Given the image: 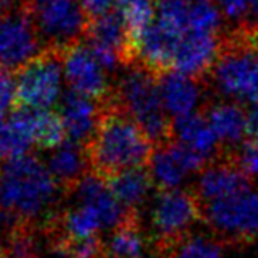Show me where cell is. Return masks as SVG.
<instances>
[{"label":"cell","mask_w":258,"mask_h":258,"mask_svg":"<svg viewBox=\"0 0 258 258\" xmlns=\"http://www.w3.org/2000/svg\"><path fill=\"white\" fill-rule=\"evenodd\" d=\"M66 193L36 155L0 164V209L20 222L41 224L60 211Z\"/></svg>","instance_id":"6da1fadb"},{"label":"cell","mask_w":258,"mask_h":258,"mask_svg":"<svg viewBox=\"0 0 258 258\" xmlns=\"http://www.w3.org/2000/svg\"><path fill=\"white\" fill-rule=\"evenodd\" d=\"M5 121H7V111H5V110H2V108H0V129L4 127Z\"/></svg>","instance_id":"e575fe53"},{"label":"cell","mask_w":258,"mask_h":258,"mask_svg":"<svg viewBox=\"0 0 258 258\" xmlns=\"http://www.w3.org/2000/svg\"><path fill=\"white\" fill-rule=\"evenodd\" d=\"M154 243L141 227L139 213H129L105 242L106 258H151Z\"/></svg>","instance_id":"44dd1931"},{"label":"cell","mask_w":258,"mask_h":258,"mask_svg":"<svg viewBox=\"0 0 258 258\" xmlns=\"http://www.w3.org/2000/svg\"><path fill=\"white\" fill-rule=\"evenodd\" d=\"M221 35L186 31L176 46L172 71L205 80L219 54Z\"/></svg>","instance_id":"5bb4252c"},{"label":"cell","mask_w":258,"mask_h":258,"mask_svg":"<svg viewBox=\"0 0 258 258\" xmlns=\"http://www.w3.org/2000/svg\"><path fill=\"white\" fill-rule=\"evenodd\" d=\"M36 129V147L43 151H52L67 139L66 127L59 113L51 110H31Z\"/></svg>","instance_id":"d4e9b609"},{"label":"cell","mask_w":258,"mask_h":258,"mask_svg":"<svg viewBox=\"0 0 258 258\" xmlns=\"http://www.w3.org/2000/svg\"><path fill=\"white\" fill-rule=\"evenodd\" d=\"M172 138L180 144L193 149L209 162L219 159L226 152L217 141L213 127L203 111H196L172 119Z\"/></svg>","instance_id":"d6986e66"},{"label":"cell","mask_w":258,"mask_h":258,"mask_svg":"<svg viewBox=\"0 0 258 258\" xmlns=\"http://www.w3.org/2000/svg\"><path fill=\"white\" fill-rule=\"evenodd\" d=\"M196 219H201L200 201L186 189L159 191L151 211L155 256H162L188 237Z\"/></svg>","instance_id":"8992f818"},{"label":"cell","mask_w":258,"mask_h":258,"mask_svg":"<svg viewBox=\"0 0 258 258\" xmlns=\"http://www.w3.org/2000/svg\"><path fill=\"white\" fill-rule=\"evenodd\" d=\"M71 195L76 196L77 205L92 208L98 214L103 229H116L129 216V213H134V211H127L114 198L110 186H108V181L93 172H88L80 180L79 185L74 188V191Z\"/></svg>","instance_id":"9a60e30c"},{"label":"cell","mask_w":258,"mask_h":258,"mask_svg":"<svg viewBox=\"0 0 258 258\" xmlns=\"http://www.w3.org/2000/svg\"><path fill=\"white\" fill-rule=\"evenodd\" d=\"M160 95L168 116L180 118L196 111H205L213 100L206 97L211 90L206 80L188 77L176 71H168L159 77Z\"/></svg>","instance_id":"7c38bea8"},{"label":"cell","mask_w":258,"mask_h":258,"mask_svg":"<svg viewBox=\"0 0 258 258\" xmlns=\"http://www.w3.org/2000/svg\"><path fill=\"white\" fill-rule=\"evenodd\" d=\"M46 167L66 196L74 191L88 172H92L87 147L69 139L49 151Z\"/></svg>","instance_id":"2e32d148"},{"label":"cell","mask_w":258,"mask_h":258,"mask_svg":"<svg viewBox=\"0 0 258 258\" xmlns=\"http://www.w3.org/2000/svg\"><path fill=\"white\" fill-rule=\"evenodd\" d=\"M235 28H242L250 33H258V0H252L250 2L245 17L242 18V22Z\"/></svg>","instance_id":"836d02e7"},{"label":"cell","mask_w":258,"mask_h":258,"mask_svg":"<svg viewBox=\"0 0 258 258\" xmlns=\"http://www.w3.org/2000/svg\"><path fill=\"white\" fill-rule=\"evenodd\" d=\"M0 258H4V256H2V253H0Z\"/></svg>","instance_id":"8d00e7d4"},{"label":"cell","mask_w":258,"mask_h":258,"mask_svg":"<svg viewBox=\"0 0 258 258\" xmlns=\"http://www.w3.org/2000/svg\"><path fill=\"white\" fill-rule=\"evenodd\" d=\"M159 77L141 62L121 71L113 84L110 100L146 133L154 149L173 141L172 118L164 108Z\"/></svg>","instance_id":"277c9868"},{"label":"cell","mask_w":258,"mask_h":258,"mask_svg":"<svg viewBox=\"0 0 258 258\" xmlns=\"http://www.w3.org/2000/svg\"><path fill=\"white\" fill-rule=\"evenodd\" d=\"M157 2H159V4H160V2H164V0H157Z\"/></svg>","instance_id":"d590c367"},{"label":"cell","mask_w":258,"mask_h":258,"mask_svg":"<svg viewBox=\"0 0 258 258\" xmlns=\"http://www.w3.org/2000/svg\"><path fill=\"white\" fill-rule=\"evenodd\" d=\"M101 114L103 101L88 98L74 90L64 92L59 101V116L64 123L67 139L84 147H88L92 142Z\"/></svg>","instance_id":"4fadbf2b"},{"label":"cell","mask_w":258,"mask_h":258,"mask_svg":"<svg viewBox=\"0 0 258 258\" xmlns=\"http://www.w3.org/2000/svg\"><path fill=\"white\" fill-rule=\"evenodd\" d=\"M44 51L28 9L0 13V69L17 74Z\"/></svg>","instance_id":"9c48e42d"},{"label":"cell","mask_w":258,"mask_h":258,"mask_svg":"<svg viewBox=\"0 0 258 258\" xmlns=\"http://www.w3.org/2000/svg\"><path fill=\"white\" fill-rule=\"evenodd\" d=\"M189 0H164L157 5L155 22L175 35L183 36L189 28Z\"/></svg>","instance_id":"4316f807"},{"label":"cell","mask_w":258,"mask_h":258,"mask_svg":"<svg viewBox=\"0 0 258 258\" xmlns=\"http://www.w3.org/2000/svg\"><path fill=\"white\" fill-rule=\"evenodd\" d=\"M232 155L250 178H258V144L245 141Z\"/></svg>","instance_id":"f1b7e54d"},{"label":"cell","mask_w":258,"mask_h":258,"mask_svg":"<svg viewBox=\"0 0 258 258\" xmlns=\"http://www.w3.org/2000/svg\"><path fill=\"white\" fill-rule=\"evenodd\" d=\"M17 106L15 101V77L10 72L0 69V108L10 111V108Z\"/></svg>","instance_id":"4dcf8cb0"},{"label":"cell","mask_w":258,"mask_h":258,"mask_svg":"<svg viewBox=\"0 0 258 258\" xmlns=\"http://www.w3.org/2000/svg\"><path fill=\"white\" fill-rule=\"evenodd\" d=\"M250 188H252V178L239 167L232 154H224L200 173L193 193L200 205H205Z\"/></svg>","instance_id":"8fae6325"},{"label":"cell","mask_w":258,"mask_h":258,"mask_svg":"<svg viewBox=\"0 0 258 258\" xmlns=\"http://www.w3.org/2000/svg\"><path fill=\"white\" fill-rule=\"evenodd\" d=\"M245 139L258 144V100L245 108Z\"/></svg>","instance_id":"d6a6232c"},{"label":"cell","mask_w":258,"mask_h":258,"mask_svg":"<svg viewBox=\"0 0 258 258\" xmlns=\"http://www.w3.org/2000/svg\"><path fill=\"white\" fill-rule=\"evenodd\" d=\"M224 101L250 105L258 100V33L232 28L221 35L219 54L205 79Z\"/></svg>","instance_id":"3957f363"},{"label":"cell","mask_w":258,"mask_h":258,"mask_svg":"<svg viewBox=\"0 0 258 258\" xmlns=\"http://www.w3.org/2000/svg\"><path fill=\"white\" fill-rule=\"evenodd\" d=\"M80 5L88 20H93L116 10L114 7L118 5V0H80Z\"/></svg>","instance_id":"1f68e13d"},{"label":"cell","mask_w":258,"mask_h":258,"mask_svg":"<svg viewBox=\"0 0 258 258\" xmlns=\"http://www.w3.org/2000/svg\"><path fill=\"white\" fill-rule=\"evenodd\" d=\"M62 52L44 51L15 77V108L51 110L62 98L64 85Z\"/></svg>","instance_id":"ba28073f"},{"label":"cell","mask_w":258,"mask_h":258,"mask_svg":"<svg viewBox=\"0 0 258 258\" xmlns=\"http://www.w3.org/2000/svg\"><path fill=\"white\" fill-rule=\"evenodd\" d=\"M250 2H252V0H216L222 17L226 18L229 23H234V28L242 22V18L245 17Z\"/></svg>","instance_id":"f546056e"},{"label":"cell","mask_w":258,"mask_h":258,"mask_svg":"<svg viewBox=\"0 0 258 258\" xmlns=\"http://www.w3.org/2000/svg\"><path fill=\"white\" fill-rule=\"evenodd\" d=\"M62 64L64 79L69 90L97 101H105L111 97L113 82L110 74L98 62L85 41L66 49L62 52Z\"/></svg>","instance_id":"30bf717a"},{"label":"cell","mask_w":258,"mask_h":258,"mask_svg":"<svg viewBox=\"0 0 258 258\" xmlns=\"http://www.w3.org/2000/svg\"><path fill=\"white\" fill-rule=\"evenodd\" d=\"M180 39V35H175L154 22L136 43V62L146 66L157 76L172 71L173 56Z\"/></svg>","instance_id":"e0dca14e"},{"label":"cell","mask_w":258,"mask_h":258,"mask_svg":"<svg viewBox=\"0 0 258 258\" xmlns=\"http://www.w3.org/2000/svg\"><path fill=\"white\" fill-rule=\"evenodd\" d=\"M226 154H234L245 138V108L232 101L213 100L203 111Z\"/></svg>","instance_id":"ac0fdd59"},{"label":"cell","mask_w":258,"mask_h":258,"mask_svg":"<svg viewBox=\"0 0 258 258\" xmlns=\"http://www.w3.org/2000/svg\"><path fill=\"white\" fill-rule=\"evenodd\" d=\"M222 18L216 0H189L188 31L221 35Z\"/></svg>","instance_id":"484cf974"},{"label":"cell","mask_w":258,"mask_h":258,"mask_svg":"<svg viewBox=\"0 0 258 258\" xmlns=\"http://www.w3.org/2000/svg\"><path fill=\"white\" fill-rule=\"evenodd\" d=\"M87 152L92 172L110 180L129 168L146 167L154 144L138 123L108 98L103 101V114Z\"/></svg>","instance_id":"7a4b0ae2"},{"label":"cell","mask_w":258,"mask_h":258,"mask_svg":"<svg viewBox=\"0 0 258 258\" xmlns=\"http://www.w3.org/2000/svg\"><path fill=\"white\" fill-rule=\"evenodd\" d=\"M222 258L221 243L206 237H185L170 252L159 258Z\"/></svg>","instance_id":"83f0119b"},{"label":"cell","mask_w":258,"mask_h":258,"mask_svg":"<svg viewBox=\"0 0 258 258\" xmlns=\"http://www.w3.org/2000/svg\"><path fill=\"white\" fill-rule=\"evenodd\" d=\"M155 0H118L116 12L127 28L134 47L138 39L142 36L149 26H152L157 17V7Z\"/></svg>","instance_id":"cb8c5ba5"},{"label":"cell","mask_w":258,"mask_h":258,"mask_svg":"<svg viewBox=\"0 0 258 258\" xmlns=\"http://www.w3.org/2000/svg\"><path fill=\"white\" fill-rule=\"evenodd\" d=\"M35 146L36 129L33 111L15 108L0 129V164L30 155Z\"/></svg>","instance_id":"ffe728a7"},{"label":"cell","mask_w":258,"mask_h":258,"mask_svg":"<svg viewBox=\"0 0 258 258\" xmlns=\"http://www.w3.org/2000/svg\"><path fill=\"white\" fill-rule=\"evenodd\" d=\"M106 181L111 193L114 195V198L127 211H134V213H139V209L147 201L151 189L154 188L151 175H149L147 168L144 167L129 168V170L116 173Z\"/></svg>","instance_id":"7402d4cb"},{"label":"cell","mask_w":258,"mask_h":258,"mask_svg":"<svg viewBox=\"0 0 258 258\" xmlns=\"http://www.w3.org/2000/svg\"><path fill=\"white\" fill-rule=\"evenodd\" d=\"M201 208V219L224 242L248 243L258 240V189L209 201Z\"/></svg>","instance_id":"52a82bcc"},{"label":"cell","mask_w":258,"mask_h":258,"mask_svg":"<svg viewBox=\"0 0 258 258\" xmlns=\"http://www.w3.org/2000/svg\"><path fill=\"white\" fill-rule=\"evenodd\" d=\"M26 9L46 51L64 52L85 39L90 20L80 0H28Z\"/></svg>","instance_id":"5b68a950"},{"label":"cell","mask_w":258,"mask_h":258,"mask_svg":"<svg viewBox=\"0 0 258 258\" xmlns=\"http://www.w3.org/2000/svg\"><path fill=\"white\" fill-rule=\"evenodd\" d=\"M147 172L151 175L152 185L159 191L178 189V186L185 181L186 175L189 173L176 157L172 147V141L154 149L152 157L147 164Z\"/></svg>","instance_id":"603a6c76"}]
</instances>
